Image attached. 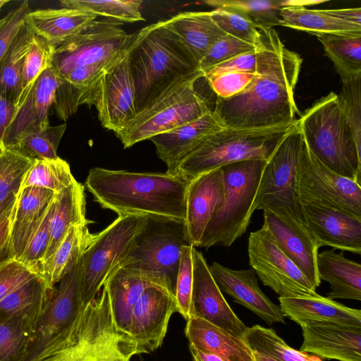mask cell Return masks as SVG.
I'll list each match as a JSON object with an SVG mask.
<instances>
[{
  "label": "cell",
  "mask_w": 361,
  "mask_h": 361,
  "mask_svg": "<svg viewBox=\"0 0 361 361\" xmlns=\"http://www.w3.org/2000/svg\"><path fill=\"white\" fill-rule=\"evenodd\" d=\"M255 75L240 93L217 97L213 112L224 128L264 129L290 125L300 112L294 98L302 60L273 28H259Z\"/></svg>",
  "instance_id": "obj_1"
},
{
  "label": "cell",
  "mask_w": 361,
  "mask_h": 361,
  "mask_svg": "<svg viewBox=\"0 0 361 361\" xmlns=\"http://www.w3.org/2000/svg\"><path fill=\"white\" fill-rule=\"evenodd\" d=\"M190 180L166 173H140L94 167L85 185L100 206L123 216L185 222Z\"/></svg>",
  "instance_id": "obj_2"
},
{
  "label": "cell",
  "mask_w": 361,
  "mask_h": 361,
  "mask_svg": "<svg viewBox=\"0 0 361 361\" xmlns=\"http://www.w3.org/2000/svg\"><path fill=\"white\" fill-rule=\"evenodd\" d=\"M129 56L137 114L178 80L200 71L196 61L166 26L165 20L145 26V33Z\"/></svg>",
  "instance_id": "obj_3"
},
{
  "label": "cell",
  "mask_w": 361,
  "mask_h": 361,
  "mask_svg": "<svg viewBox=\"0 0 361 361\" xmlns=\"http://www.w3.org/2000/svg\"><path fill=\"white\" fill-rule=\"evenodd\" d=\"M135 355V341L114 323L104 285L82 309L67 337L47 351L40 361H130Z\"/></svg>",
  "instance_id": "obj_4"
},
{
  "label": "cell",
  "mask_w": 361,
  "mask_h": 361,
  "mask_svg": "<svg viewBox=\"0 0 361 361\" xmlns=\"http://www.w3.org/2000/svg\"><path fill=\"white\" fill-rule=\"evenodd\" d=\"M311 152L336 173L361 183V149L338 95L331 92L316 101L298 119Z\"/></svg>",
  "instance_id": "obj_5"
},
{
  "label": "cell",
  "mask_w": 361,
  "mask_h": 361,
  "mask_svg": "<svg viewBox=\"0 0 361 361\" xmlns=\"http://www.w3.org/2000/svg\"><path fill=\"white\" fill-rule=\"evenodd\" d=\"M188 245L185 222L148 218L115 268L175 296L181 248Z\"/></svg>",
  "instance_id": "obj_6"
},
{
  "label": "cell",
  "mask_w": 361,
  "mask_h": 361,
  "mask_svg": "<svg viewBox=\"0 0 361 361\" xmlns=\"http://www.w3.org/2000/svg\"><path fill=\"white\" fill-rule=\"evenodd\" d=\"M266 161L244 160L221 167L224 178V197L207 224L199 247H230L246 232Z\"/></svg>",
  "instance_id": "obj_7"
},
{
  "label": "cell",
  "mask_w": 361,
  "mask_h": 361,
  "mask_svg": "<svg viewBox=\"0 0 361 361\" xmlns=\"http://www.w3.org/2000/svg\"><path fill=\"white\" fill-rule=\"evenodd\" d=\"M295 121L264 129L223 128L210 135L180 164L178 175L190 180L229 164L244 160L267 161Z\"/></svg>",
  "instance_id": "obj_8"
},
{
  "label": "cell",
  "mask_w": 361,
  "mask_h": 361,
  "mask_svg": "<svg viewBox=\"0 0 361 361\" xmlns=\"http://www.w3.org/2000/svg\"><path fill=\"white\" fill-rule=\"evenodd\" d=\"M203 75L199 71L178 80L115 133L124 148L176 128L211 111L207 100L195 89L196 81Z\"/></svg>",
  "instance_id": "obj_9"
},
{
  "label": "cell",
  "mask_w": 361,
  "mask_h": 361,
  "mask_svg": "<svg viewBox=\"0 0 361 361\" xmlns=\"http://www.w3.org/2000/svg\"><path fill=\"white\" fill-rule=\"evenodd\" d=\"M123 23L111 19H97L80 34L54 48L51 67L58 79L72 69L88 66L111 68L133 49L145 31V27L126 32Z\"/></svg>",
  "instance_id": "obj_10"
},
{
  "label": "cell",
  "mask_w": 361,
  "mask_h": 361,
  "mask_svg": "<svg viewBox=\"0 0 361 361\" xmlns=\"http://www.w3.org/2000/svg\"><path fill=\"white\" fill-rule=\"evenodd\" d=\"M302 137L298 119L266 161L252 207L289 216L306 225L295 192V178ZM307 226V225H306Z\"/></svg>",
  "instance_id": "obj_11"
},
{
  "label": "cell",
  "mask_w": 361,
  "mask_h": 361,
  "mask_svg": "<svg viewBox=\"0 0 361 361\" xmlns=\"http://www.w3.org/2000/svg\"><path fill=\"white\" fill-rule=\"evenodd\" d=\"M81 269L80 258L55 286L17 361H40L50 348L68 336L84 307L81 300Z\"/></svg>",
  "instance_id": "obj_12"
},
{
  "label": "cell",
  "mask_w": 361,
  "mask_h": 361,
  "mask_svg": "<svg viewBox=\"0 0 361 361\" xmlns=\"http://www.w3.org/2000/svg\"><path fill=\"white\" fill-rule=\"evenodd\" d=\"M143 216H118L97 234L81 257V300L83 307L100 292L136 235L147 223Z\"/></svg>",
  "instance_id": "obj_13"
},
{
  "label": "cell",
  "mask_w": 361,
  "mask_h": 361,
  "mask_svg": "<svg viewBox=\"0 0 361 361\" xmlns=\"http://www.w3.org/2000/svg\"><path fill=\"white\" fill-rule=\"evenodd\" d=\"M298 202L319 201L361 217V185L323 164L302 140L295 178Z\"/></svg>",
  "instance_id": "obj_14"
},
{
  "label": "cell",
  "mask_w": 361,
  "mask_h": 361,
  "mask_svg": "<svg viewBox=\"0 0 361 361\" xmlns=\"http://www.w3.org/2000/svg\"><path fill=\"white\" fill-rule=\"evenodd\" d=\"M248 258L251 269L262 283L281 298L317 296L316 288L280 248L268 229L250 233Z\"/></svg>",
  "instance_id": "obj_15"
},
{
  "label": "cell",
  "mask_w": 361,
  "mask_h": 361,
  "mask_svg": "<svg viewBox=\"0 0 361 361\" xmlns=\"http://www.w3.org/2000/svg\"><path fill=\"white\" fill-rule=\"evenodd\" d=\"M129 55L130 53L106 71L99 82L93 102L102 126L114 133L137 114Z\"/></svg>",
  "instance_id": "obj_16"
},
{
  "label": "cell",
  "mask_w": 361,
  "mask_h": 361,
  "mask_svg": "<svg viewBox=\"0 0 361 361\" xmlns=\"http://www.w3.org/2000/svg\"><path fill=\"white\" fill-rule=\"evenodd\" d=\"M190 317L204 319L227 333L243 338L247 329L233 312L215 282L202 252L195 247Z\"/></svg>",
  "instance_id": "obj_17"
},
{
  "label": "cell",
  "mask_w": 361,
  "mask_h": 361,
  "mask_svg": "<svg viewBox=\"0 0 361 361\" xmlns=\"http://www.w3.org/2000/svg\"><path fill=\"white\" fill-rule=\"evenodd\" d=\"M319 247L361 253V217L319 201L299 202Z\"/></svg>",
  "instance_id": "obj_18"
},
{
  "label": "cell",
  "mask_w": 361,
  "mask_h": 361,
  "mask_svg": "<svg viewBox=\"0 0 361 361\" xmlns=\"http://www.w3.org/2000/svg\"><path fill=\"white\" fill-rule=\"evenodd\" d=\"M176 312V297L166 290L151 286L143 291L133 310L130 328L137 355L151 353L161 345Z\"/></svg>",
  "instance_id": "obj_19"
},
{
  "label": "cell",
  "mask_w": 361,
  "mask_h": 361,
  "mask_svg": "<svg viewBox=\"0 0 361 361\" xmlns=\"http://www.w3.org/2000/svg\"><path fill=\"white\" fill-rule=\"evenodd\" d=\"M263 225L283 252L317 289L320 285L317 269L319 247L307 226L285 215L263 210Z\"/></svg>",
  "instance_id": "obj_20"
},
{
  "label": "cell",
  "mask_w": 361,
  "mask_h": 361,
  "mask_svg": "<svg viewBox=\"0 0 361 361\" xmlns=\"http://www.w3.org/2000/svg\"><path fill=\"white\" fill-rule=\"evenodd\" d=\"M59 83L51 66L40 75L25 102L14 113L5 135L4 148H15L24 136L50 126L49 111L54 102Z\"/></svg>",
  "instance_id": "obj_21"
},
{
  "label": "cell",
  "mask_w": 361,
  "mask_h": 361,
  "mask_svg": "<svg viewBox=\"0 0 361 361\" xmlns=\"http://www.w3.org/2000/svg\"><path fill=\"white\" fill-rule=\"evenodd\" d=\"M209 269L221 291L230 295L235 302L268 324L285 323V315L280 307L273 303L261 290L253 269L235 270L217 262H213Z\"/></svg>",
  "instance_id": "obj_22"
},
{
  "label": "cell",
  "mask_w": 361,
  "mask_h": 361,
  "mask_svg": "<svg viewBox=\"0 0 361 361\" xmlns=\"http://www.w3.org/2000/svg\"><path fill=\"white\" fill-rule=\"evenodd\" d=\"M300 326L303 336L300 351L322 359L361 361V327L335 323Z\"/></svg>",
  "instance_id": "obj_23"
},
{
  "label": "cell",
  "mask_w": 361,
  "mask_h": 361,
  "mask_svg": "<svg viewBox=\"0 0 361 361\" xmlns=\"http://www.w3.org/2000/svg\"><path fill=\"white\" fill-rule=\"evenodd\" d=\"M224 128L214 114L208 112L202 117L149 140L157 154L166 165V173L179 176L180 164L194 152L210 135Z\"/></svg>",
  "instance_id": "obj_24"
},
{
  "label": "cell",
  "mask_w": 361,
  "mask_h": 361,
  "mask_svg": "<svg viewBox=\"0 0 361 361\" xmlns=\"http://www.w3.org/2000/svg\"><path fill=\"white\" fill-rule=\"evenodd\" d=\"M224 195V178L221 167L190 180L186 194L185 224L190 243L194 247L200 246L204 230Z\"/></svg>",
  "instance_id": "obj_25"
},
{
  "label": "cell",
  "mask_w": 361,
  "mask_h": 361,
  "mask_svg": "<svg viewBox=\"0 0 361 361\" xmlns=\"http://www.w3.org/2000/svg\"><path fill=\"white\" fill-rule=\"evenodd\" d=\"M51 190L30 186L20 190L11 218L8 244L13 257L19 260L41 224L54 197Z\"/></svg>",
  "instance_id": "obj_26"
},
{
  "label": "cell",
  "mask_w": 361,
  "mask_h": 361,
  "mask_svg": "<svg viewBox=\"0 0 361 361\" xmlns=\"http://www.w3.org/2000/svg\"><path fill=\"white\" fill-rule=\"evenodd\" d=\"M280 308L299 325L335 323L361 327V311L319 295L312 297L279 298Z\"/></svg>",
  "instance_id": "obj_27"
},
{
  "label": "cell",
  "mask_w": 361,
  "mask_h": 361,
  "mask_svg": "<svg viewBox=\"0 0 361 361\" xmlns=\"http://www.w3.org/2000/svg\"><path fill=\"white\" fill-rule=\"evenodd\" d=\"M97 19V16L90 13L63 7L31 10L25 23L36 36L56 47L80 34Z\"/></svg>",
  "instance_id": "obj_28"
},
{
  "label": "cell",
  "mask_w": 361,
  "mask_h": 361,
  "mask_svg": "<svg viewBox=\"0 0 361 361\" xmlns=\"http://www.w3.org/2000/svg\"><path fill=\"white\" fill-rule=\"evenodd\" d=\"M110 68L102 66L77 67L59 79L53 104L57 116L66 121L80 105H93L99 82Z\"/></svg>",
  "instance_id": "obj_29"
},
{
  "label": "cell",
  "mask_w": 361,
  "mask_h": 361,
  "mask_svg": "<svg viewBox=\"0 0 361 361\" xmlns=\"http://www.w3.org/2000/svg\"><path fill=\"white\" fill-rule=\"evenodd\" d=\"M185 334L189 345L216 355L224 361H255L253 353L243 338L231 335L211 323L190 316Z\"/></svg>",
  "instance_id": "obj_30"
},
{
  "label": "cell",
  "mask_w": 361,
  "mask_h": 361,
  "mask_svg": "<svg viewBox=\"0 0 361 361\" xmlns=\"http://www.w3.org/2000/svg\"><path fill=\"white\" fill-rule=\"evenodd\" d=\"M166 26L177 37L198 63L210 47L225 34L210 11H185L165 20Z\"/></svg>",
  "instance_id": "obj_31"
},
{
  "label": "cell",
  "mask_w": 361,
  "mask_h": 361,
  "mask_svg": "<svg viewBox=\"0 0 361 361\" xmlns=\"http://www.w3.org/2000/svg\"><path fill=\"white\" fill-rule=\"evenodd\" d=\"M317 274L320 281L329 283V299L361 300V265L346 259L343 252L325 250L318 253Z\"/></svg>",
  "instance_id": "obj_32"
},
{
  "label": "cell",
  "mask_w": 361,
  "mask_h": 361,
  "mask_svg": "<svg viewBox=\"0 0 361 361\" xmlns=\"http://www.w3.org/2000/svg\"><path fill=\"white\" fill-rule=\"evenodd\" d=\"M89 223L71 226L54 252L35 269L37 274L51 287H54L80 259L94 234Z\"/></svg>",
  "instance_id": "obj_33"
},
{
  "label": "cell",
  "mask_w": 361,
  "mask_h": 361,
  "mask_svg": "<svg viewBox=\"0 0 361 361\" xmlns=\"http://www.w3.org/2000/svg\"><path fill=\"white\" fill-rule=\"evenodd\" d=\"M85 187L76 180L55 193L49 243L43 261L54 252L71 226L91 223L85 216Z\"/></svg>",
  "instance_id": "obj_34"
},
{
  "label": "cell",
  "mask_w": 361,
  "mask_h": 361,
  "mask_svg": "<svg viewBox=\"0 0 361 361\" xmlns=\"http://www.w3.org/2000/svg\"><path fill=\"white\" fill-rule=\"evenodd\" d=\"M114 323L117 329L130 334L133 310L143 291L153 285L137 279L121 268H115L105 283Z\"/></svg>",
  "instance_id": "obj_35"
},
{
  "label": "cell",
  "mask_w": 361,
  "mask_h": 361,
  "mask_svg": "<svg viewBox=\"0 0 361 361\" xmlns=\"http://www.w3.org/2000/svg\"><path fill=\"white\" fill-rule=\"evenodd\" d=\"M280 25L318 37L324 35H361V27L325 13L323 10L305 6H289L280 11Z\"/></svg>",
  "instance_id": "obj_36"
},
{
  "label": "cell",
  "mask_w": 361,
  "mask_h": 361,
  "mask_svg": "<svg viewBox=\"0 0 361 361\" xmlns=\"http://www.w3.org/2000/svg\"><path fill=\"white\" fill-rule=\"evenodd\" d=\"M54 288L39 275L28 281L0 301V321L22 316L37 322Z\"/></svg>",
  "instance_id": "obj_37"
},
{
  "label": "cell",
  "mask_w": 361,
  "mask_h": 361,
  "mask_svg": "<svg viewBox=\"0 0 361 361\" xmlns=\"http://www.w3.org/2000/svg\"><path fill=\"white\" fill-rule=\"evenodd\" d=\"M35 38L34 32L24 23L0 62V94L14 104L25 59Z\"/></svg>",
  "instance_id": "obj_38"
},
{
  "label": "cell",
  "mask_w": 361,
  "mask_h": 361,
  "mask_svg": "<svg viewBox=\"0 0 361 361\" xmlns=\"http://www.w3.org/2000/svg\"><path fill=\"white\" fill-rule=\"evenodd\" d=\"M243 339L252 352L276 361H322L316 355L292 348L270 328L259 325L247 327Z\"/></svg>",
  "instance_id": "obj_39"
},
{
  "label": "cell",
  "mask_w": 361,
  "mask_h": 361,
  "mask_svg": "<svg viewBox=\"0 0 361 361\" xmlns=\"http://www.w3.org/2000/svg\"><path fill=\"white\" fill-rule=\"evenodd\" d=\"M317 39L341 80L361 75V35H331Z\"/></svg>",
  "instance_id": "obj_40"
},
{
  "label": "cell",
  "mask_w": 361,
  "mask_h": 361,
  "mask_svg": "<svg viewBox=\"0 0 361 361\" xmlns=\"http://www.w3.org/2000/svg\"><path fill=\"white\" fill-rule=\"evenodd\" d=\"M214 8H226L240 13L258 28L269 29L280 25V11L288 7V0H207Z\"/></svg>",
  "instance_id": "obj_41"
},
{
  "label": "cell",
  "mask_w": 361,
  "mask_h": 361,
  "mask_svg": "<svg viewBox=\"0 0 361 361\" xmlns=\"http://www.w3.org/2000/svg\"><path fill=\"white\" fill-rule=\"evenodd\" d=\"M75 180L69 164L60 157L35 159L21 189L36 186L56 193L70 185Z\"/></svg>",
  "instance_id": "obj_42"
},
{
  "label": "cell",
  "mask_w": 361,
  "mask_h": 361,
  "mask_svg": "<svg viewBox=\"0 0 361 361\" xmlns=\"http://www.w3.org/2000/svg\"><path fill=\"white\" fill-rule=\"evenodd\" d=\"M54 48L45 39L35 35L34 43L25 57L23 67L15 111L25 102L40 75L51 66Z\"/></svg>",
  "instance_id": "obj_43"
},
{
  "label": "cell",
  "mask_w": 361,
  "mask_h": 361,
  "mask_svg": "<svg viewBox=\"0 0 361 361\" xmlns=\"http://www.w3.org/2000/svg\"><path fill=\"white\" fill-rule=\"evenodd\" d=\"M141 0H63L64 8L79 9L97 16H104L121 23L145 20L141 13Z\"/></svg>",
  "instance_id": "obj_44"
},
{
  "label": "cell",
  "mask_w": 361,
  "mask_h": 361,
  "mask_svg": "<svg viewBox=\"0 0 361 361\" xmlns=\"http://www.w3.org/2000/svg\"><path fill=\"white\" fill-rule=\"evenodd\" d=\"M35 159L20 152L4 148L0 151V202L16 199Z\"/></svg>",
  "instance_id": "obj_45"
},
{
  "label": "cell",
  "mask_w": 361,
  "mask_h": 361,
  "mask_svg": "<svg viewBox=\"0 0 361 361\" xmlns=\"http://www.w3.org/2000/svg\"><path fill=\"white\" fill-rule=\"evenodd\" d=\"M36 323V321L22 316L0 321V361L18 360Z\"/></svg>",
  "instance_id": "obj_46"
},
{
  "label": "cell",
  "mask_w": 361,
  "mask_h": 361,
  "mask_svg": "<svg viewBox=\"0 0 361 361\" xmlns=\"http://www.w3.org/2000/svg\"><path fill=\"white\" fill-rule=\"evenodd\" d=\"M66 124L51 126L22 137L15 149L32 159H56L60 141L66 130Z\"/></svg>",
  "instance_id": "obj_47"
},
{
  "label": "cell",
  "mask_w": 361,
  "mask_h": 361,
  "mask_svg": "<svg viewBox=\"0 0 361 361\" xmlns=\"http://www.w3.org/2000/svg\"><path fill=\"white\" fill-rule=\"evenodd\" d=\"M211 15L225 34L256 47L259 44L261 34L259 28L244 15L226 8H214L211 11Z\"/></svg>",
  "instance_id": "obj_48"
},
{
  "label": "cell",
  "mask_w": 361,
  "mask_h": 361,
  "mask_svg": "<svg viewBox=\"0 0 361 361\" xmlns=\"http://www.w3.org/2000/svg\"><path fill=\"white\" fill-rule=\"evenodd\" d=\"M338 95L353 130L356 144L361 149V75L341 80Z\"/></svg>",
  "instance_id": "obj_49"
},
{
  "label": "cell",
  "mask_w": 361,
  "mask_h": 361,
  "mask_svg": "<svg viewBox=\"0 0 361 361\" xmlns=\"http://www.w3.org/2000/svg\"><path fill=\"white\" fill-rule=\"evenodd\" d=\"M192 245L181 248L180 264L176 286L177 312L185 320L190 317L192 289Z\"/></svg>",
  "instance_id": "obj_50"
},
{
  "label": "cell",
  "mask_w": 361,
  "mask_h": 361,
  "mask_svg": "<svg viewBox=\"0 0 361 361\" xmlns=\"http://www.w3.org/2000/svg\"><path fill=\"white\" fill-rule=\"evenodd\" d=\"M256 49L251 44L226 35L210 47L200 61L199 69L204 73L219 63Z\"/></svg>",
  "instance_id": "obj_51"
},
{
  "label": "cell",
  "mask_w": 361,
  "mask_h": 361,
  "mask_svg": "<svg viewBox=\"0 0 361 361\" xmlns=\"http://www.w3.org/2000/svg\"><path fill=\"white\" fill-rule=\"evenodd\" d=\"M54 200V199H53ZM53 211V201L41 224L31 238L19 260L26 266L35 267L44 259L50 239V221Z\"/></svg>",
  "instance_id": "obj_52"
},
{
  "label": "cell",
  "mask_w": 361,
  "mask_h": 361,
  "mask_svg": "<svg viewBox=\"0 0 361 361\" xmlns=\"http://www.w3.org/2000/svg\"><path fill=\"white\" fill-rule=\"evenodd\" d=\"M38 276L20 261L11 259L0 267V301L23 284Z\"/></svg>",
  "instance_id": "obj_53"
},
{
  "label": "cell",
  "mask_w": 361,
  "mask_h": 361,
  "mask_svg": "<svg viewBox=\"0 0 361 361\" xmlns=\"http://www.w3.org/2000/svg\"><path fill=\"white\" fill-rule=\"evenodd\" d=\"M255 73L231 72L206 78L219 98H229L240 93L251 82Z\"/></svg>",
  "instance_id": "obj_54"
},
{
  "label": "cell",
  "mask_w": 361,
  "mask_h": 361,
  "mask_svg": "<svg viewBox=\"0 0 361 361\" xmlns=\"http://www.w3.org/2000/svg\"><path fill=\"white\" fill-rule=\"evenodd\" d=\"M30 11L31 9L28 1H23L0 19V62L24 25L25 18Z\"/></svg>",
  "instance_id": "obj_55"
},
{
  "label": "cell",
  "mask_w": 361,
  "mask_h": 361,
  "mask_svg": "<svg viewBox=\"0 0 361 361\" xmlns=\"http://www.w3.org/2000/svg\"><path fill=\"white\" fill-rule=\"evenodd\" d=\"M257 66V49L219 63L203 73L205 79L212 76L231 72L255 73Z\"/></svg>",
  "instance_id": "obj_56"
},
{
  "label": "cell",
  "mask_w": 361,
  "mask_h": 361,
  "mask_svg": "<svg viewBox=\"0 0 361 361\" xmlns=\"http://www.w3.org/2000/svg\"><path fill=\"white\" fill-rule=\"evenodd\" d=\"M14 113V103L0 94V151L4 149L5 135Z\"/></svg>",
  "instance_id": "obj_57"
},
{
  "label": "cell",
  "mask_w": 361,
  "mask_h": 361,
  "mask_svg": "<svg viewBox=\"0 0 361 361\" xmlns=\"http://www.w3.org/2000/svg\"><path fill=\"white\" fill-rule=\"evenodd\" d=\"M323 11L342 21L361 27V8L323 9Z\"/></svg>",
  "instance_id": "obj_58"
},
{
  "label": "cell",
  "mask_w": 361,
  "mask_h": 361,
  "mask_svg": "<svg viewBox=\"0 0 361 361\" xmlns=\"http://www.w3.org/2000/svg\"><path fill=\"white\" fill-rule=\"evenodd\" d=\"M14 209L0 219V248L8 242L10 233V226Z\"/></svg>",
  "instance_id": "obj_59"
},
{
  "label": "cell",
  "mask_w": 361,
  "mask_h": 361,
  "mask_svg": "<svg viewBox=\"0 0 361 361\" xmlns=\"http://www.w3.org/2000/svg\"><path fill=\"white\" fill-rule=\"evenodd\" d=\"M189 349L193 361H224L216 355L202 353L191 345H189Z\"/></svg>",
  "instance_id": "obj_60"
},
{
  "label": "cell",
  "mask_w": 361,
  "mask_h": 361,
  "mask_svg": "<svg viewBox=\"0 0 361 361\" xmlns=\"http://www.w3.org/2000/svg\"><path fill=\"white\" fill-rule=\"evenodd\" d=\"M13 259V257L8 242L4 246L0 248V267Z\"/></svg>",
  "instance_id": "obj_61"
},
{
  "label": "cell",
  "mask_w": 361,
  "mask_h": 361,
  "mask_svg": "<svg viewBox=\"0 0 361 361\" xmlns=\"http://www.w3.org/2000/svg\"><path fill=\"white\" fill-rule=\"evenodd\" d=\"M16 200L17 198L6 202H0V219L15 208Z\"/></svg>",
  "instance_id": "obj_62"
},
{
  "label": "cell",
  "mask_w": 361,
  "mask_h": 361,
  "mask_svg": "<svg viewBox=\"0 0 361 361\" xmlns=\"http://www.w3.org/2000/svg\"><path fill=\"white\" fill-rule=\"evenodd\" d=\"M255 361H276L271 357L261 355L259 353L252 352Z\"/></svg>",
  "instance_id": "obj_63"
},
{
  "label": "cell",
  "mask_w": 361,
  "mask_h": 361,
  "mask_svg": "<svg viewBox=\"0 0 361 361\" xmlns=\"http://www.w3.org/2000/svg\"><path fill=\"white\" fill-rule=\"evenodd\" d=\"M8 2H9V1L8 0H0V10L2 8V7L6 4H7Z\"/></svg>",
  "instance_id": "obj_64"
}]
</instances>
